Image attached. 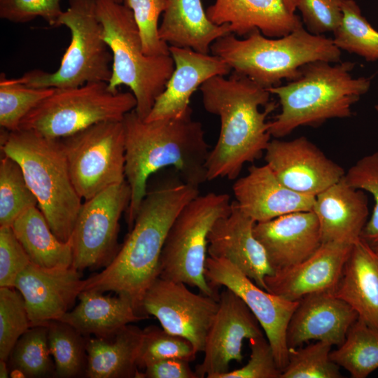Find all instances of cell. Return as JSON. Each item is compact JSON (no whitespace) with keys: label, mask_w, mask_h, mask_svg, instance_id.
<instances>
[{"label":"cell","mask_w":378,"mask_h":378,"mask_svg":"<svg viewBox=\"0 0 378 378\" xmlns=\"http://www.w3.org/2000/svg\"><path fill=\"white\" fill-rule=\"evenodd\" d=\"M352 246L339 242L322 243L308 258L267 276V291L291 301L300 300L312 293H332Z\"/></svg>","instance_id":"20"},{"label":"cell","mask_w":378,"mask_h":378,"mask_svg":"<svg viewBox=\"0 0 378 378\" xmlns=\"http://www.w3.org/2000/svg\"><path fill=\"white\" fill-rule=\"evenodd\" d=\"M198 195L199 188L181 178H168L148 189L124 243L102 271L84 280L83 290L122 295L147 314L142 309V300L159 277L167 234L181 211Z\"/></svg>","instance_id":"1"},{"label":"cell","mask_w":378,"mask_h":378,"mask_svg":"<svg viewBox=\"0 0 378 378\" xmlns=\"http://www.w3.org/2000/svg\"><path fill=\"white\" fill-rule=\"evenodd\" d=\"M206 13L213 23L227 24L241 37L259 30L267 37L279 38L303 27L300 16L281 0H215Z\"/></svg>","instance_id":"24"},{"label":"cell","mask_w":378,"mask_h":378,"mask_svg":"<svg viewBox=\"0 0 378 378\" xmlns=\"http://www.w3.org/2000/svg\"><path fill=\"white\" fill-rule=\"evenodd\" d=\"M248 341L251 354L247 363L220 374L218 378H280L282 371L267 339L263 335Z\"/></svg>","instance_id":"43"},{"label":"cell","mask_w":378,"mask_h":378,"mask_svg":"<svg viewBox=\"0 0 378 378\" xmlns=\"http://www.w3.org/2000/svg\"><path fill=\"white\" fill-rule=\"evenodd\" d=\"M330 357L351 377H367L378 368V330L358 318Z\"/></svg>","instance_id":"31"},{"label":"cell","mask_w":378,"mask_h":378,"mask_svg":"<svg viewBox=\"0 0 378 378\" xmlns=\"http://www.w3.org/2000/svg\"><path fill=\"white\" fill-rule=\"evenodd\" d=\"M174 70L162 93L144 120L178 118L192 113L190 97L207 80L227 76L231 67L213 54H204L190 48L169 46Z\"/></svg>","instance_id":"19"},{"label":"cell","mask_w":378,"mask_h":378,"mask_svg":"<svg viewBox=\"0 0 378 378\" xmlns=\"http://www.w3.org/2000/svg\"><path fill=\"white\" fill-rule=\"evenodd\" d=\"M6 360L0 359V377L1 378H7L9 377L10 370L8 364H7Z\"/></svg>","instance_id":"47"},{"label":"cell","mask_w":378,"mask_h":378,"mask_svg":"<svg viewBox=\"0 0 378 378\" xmlns=\"http://www.w3.org/2000/svg\"><path fill=\"white\" fill-rule=\"evenodd\" d=\"M231 203L229 195L211 192L199 194L184 206L165 239L159 277L184 283L219 298L205 276L208 235L215 223L230 212Z\"/></svg>","instance_id":"8"},{"label":"cell","mask_w":378,"mask_h":378,"mask_svg":"<svg viewBox=\"0 0 378 378\" xmlns=\"http://www.w3.org/2000/svg\"><path fill=\"white\" fill-rule=\"evenodd\" d=\"M197 352L186 338L170 333L162 327L149 326L142 332L138 358L139 369L147 365L169 358L191 362Z\"/></svg>","instance_id":"38"},{"label":"cell","mask_w":378,"mask_h":378,"mask_svg":"<svg viewBox=\"0 0 378 378\" xmlns=\"http://www.w3.org/2000/svg\"><path fill=\"white\" fill-rule=\"evenodd\" d=\"M190 362L178 358H169L150 363L139 370L136 378H198Z\"/></svg>","instance_id":"46"},{"label":"cell","mask_w":378,"mask_h":378,"mask_svg":"<svg viewBox=\"0 0 378 378\" xmlns=\"http://www.w3.org/2000/svg\"><path fill=\"white\" fill-rule=\"evenodd\" d=\"M235 202L255 223L290 213L313 211L315 196L301 194L284 185L265 164L252 165L232 186Z\"/></svg>","instance_id":"23"},{"label":"cell","mask_w":378,"mask_h":378,"mask_svg":"<svg viewBox=\"0 0 378 378\" xmlns=\"http://www.w3.org/2000/svg\"><path fill=\"white\" fill-rule=\"evenodd\" d=\"M48 340L46 325L30 327L13 347L7 362L13 372L24 377L55 374Z\"/></svg>","instance_id":"33"},{"label":"cell","mask_w":378,"mask_h":378,"mask_svg":"<svg viewBox=\"0 0 378 378\" xmlns=\"http://www.w3.org/2000/svg\"><path fill=\"white\" fill-rule=\"evenodd\" d=\"M131 197L126 180L85 200L77 216L71 239L72 267L83 271L106 266L120 246L119 221Z\"/></svg>","instance_id":"12"},{"label":"cell","mask_w":378,"mask_h":378,"mask_svg":"<svg viewBox=\"0 0 378 378\" xmlns=\"http://www.w3.org/2000/svg\"><path fill=\"white\" fill-rule=\"evenodd\" d=\"M354 63L314 61L303 65L286 85L267 88L279 100L281 112L270 122L272 136L281 138L300 126L351 115V107L370 88L371 79L354 78Z\"/></svg>","instance_id":"4"},{"label":"cell","mask_w":378,"mask_h":378,"mask_svg":"<svg viewBox=\"0 0 378 378\" xmlns=\"http://www.w3.org/2000/svg\"><path fill=\"white\" fill-rule=\"evenodd\" d=\"M231 211L218 219L208 235V254L235 265L256 285L267 290L265 278L272 275L266 251L253 233L255 221L242 212L234 200Z\"/></svg>","instance_id":"18"},{"label":"cell","mask_w":378,"mask_h":378,"mask_svg":"<svg viewBox=\"0 0 378 378\" xmlns=\"http://www.w3.org/2000/svg\"><path fill=\"white\" fill-rule=\"evenodd\" d=\"M218 299L195 293L184 283L158 277L144 296L142 309L165 330L188 340L199 353L204 351Z\"/></svg>","instance_id":"13"},{"label":"cell","mask_w":378,"mask_h":378,"mask_svg":"<svg viewBox=\"0 0 378 378\" xmlns=\"http://www.w3.org/2000/svg\"><path fill=\"white\" fill-rule=\"evenodd\" d=\"M132 12L141 35L143 51L148 56L169 55V46L159 35V18L167 0H122Z\"/></svg>","instance_id":"40"},{"label":"cell","mask_w":378,"mask_h":378,"mask_svg":"<svg viewBox=\"0 0 378 378\" xmlns=\"http://www.w3.org/2000/svg\"><path fill=\"white\" fill-rule=\"evenodd\" d=\"M125 131V176L131 191L125 219L132 227L148 190V180L171 167L186 183L199 188L207 181L209 153L202 123L192 113L178 118L146 121L134 110L122 120Z\"/></svg>","instance_id":"2"},{"label":"cell","mask_w":378,"mask_h":378,"mask_svg":"<svg viewBox=\"0 0 378 378\" xmlns=\"http://www.w3.org/2000/svg\"><path fill=\"white\" fill-rule=\"evenodd\" d=\"M38 206L19 163L3 153L0 160V227L11 226L29 208Z\"/></svg>","instance_id":"35"},{"label":"cell","mask_w":378,"mask_h":378,"mask_svg":"<svg viewBox=\"0 0 378 378\" xmlns=\"http://www.w3.org/2000/svg\"><path fill=\"white\" fill-rule=\"evenodd\" d=\"M31 263L11 226L0 227V287L14 288L18 275Z\"/></svg>","instance_id":"45"},{"label":"cell","mask_w":378,"mask_h":378,"mask_svg":"<svg viewBox=\"0 0 378 378\" xmlns=\"http://www.w3.org/2000/svg\"><path fill=\"white\" fill-rule=\"evenodd\" d=\"M3 130L1 151L20 165L53 233L69 241L83 199L73 184L61 140L31 130Z\"/></svg>","instance_id":"6"},{"label":"cell","mask_w":378,"mask_h":378,"mask_svg":"<svg viewBox=\"0 0 378 378\" xmlns=\"http://www.w3.org/2000/svg\"><path fill=\"white\" fill-rule=\"evenodd\" d=\"M358 318L352 307L332 292L307 295L299 300L289 320L286 330L288 349L310 340L339 346Z\"/></svg>","instance_id":"21"},{"label":"cell","mask_w":378,"mask_h":378,"mask_svg":"<svg viewBox=\"0 0 378 378\" xmlns=\"http://www.w3.org/2000/svg\"><path fill=\"white\" fill-rule=\"evenodd\" d=\"M374 108H375V110L377 111V112L378 113V104H377V105L374 106Z\"/></svg>","instance_id":"50"},{"label":"cell","mask_w":378,"mask_h":378,"mask_svg":"<svg viewBox=\"0 0 378 378\" xmlns=\"http://www.w3.org/2000/svg\"><path fill=\"white\" fill-rule=\"evenodd\" d=\"M374 248L375 249V251L378 253V244H375L374 246H373Z\"/></svg>","instance_id":"49"},{"label":"cell","mask_w":378,"mask_h":378,"mask_svg":"<svg viewBox=\"0 0 378 378\" xmlns=\"http://www.w3.org/2000/svg\"><path fill=\"white\" fill-rule=\"evenodd\" d=\"M253 233L265 248L274 272L304 260L322 244L318 220L313 211L255 223Z\"/></svg>","instance_id":"22"},{"label":"cell","mask_w":378,"mask_h":378,"mask_svg":"<svg viewBox=\"0 0 378 378\" xmlns=\"http://www.w3.org/2000/svg\"><path fill=\"white\" fill-rule=\"evenodd\" d=\"M344 177L351 186L370 192L374 198L372 214L361 234V238L373 246L378 244V151L358 160Z\"/></svg>","instance_id":"41"},{"label":"cell","mask_w":378,"mask_h":378,"mask_svg":"<svg viewBox=\"0 0 378 378\" xmlns=\"http://www.w3.org/2000/svg\"><path fill=\"white\" fill-rule=\"evenodd\" d=\"M79 303L59 320L86 337L108 338L121 328L148 318L130 299L122 295H104L102 292L87 290L78 295Z\"/></svg>","instance_id":"27"},{"label":"cell","mask_w":378,"mask_h":378,"mask_svg":"<svg viewBox=\"0 0 378 378\" xmlns=\"http://www.w3.org/2000/svg\"><path fill=\"white\" fill-rule=\"evenodd\" d=\"M63 10L60 0H0V18L24 23L42 18L50 26H58Z\"/></svg>","instance_id":"42"},{"label":"cell","mask_w":378,"mask_h":378,"mask_svg":"<svg viewBox=\"0 0 378 378\" xmlns=\"http://www.w3.org/2000/svg\"><path fill=\"white\" fill-rule=\"evenodd\" d=\"M218 302L206 335L203 360L195 370L198 378H218L230 371L231 361L241 363L243 359V342L264 335L254 314L230 289L225 287Z\"/></svg>","instance_id":"15"},{"label":"cell","mask_w":378,"mask_h":378,"mask_svg":"<svg viewBox=\"0 0 378 378\" xmlns=\"http://www.w3.org/2000/svg\"><path fill=\"white\" fill-rule=\"evenodd\" d=\"M54 88H34L0 75V125L13 132L20 130L23 118L55 90Z\"/></svg>","instance_id":"36"},{"label":"cell","mask_w":378,"mask_h":378,"mask_svg":"<svg viewBox=\"0 0 378 378\" xmlns=\"http://www.w3.org/2000/svg\"><path fill=\"white\" fill-rule=\"evenodd\" d=\"M58 26L66 27L71 42L59 68L52 73L39 69L14 80L34 88H69L89 83L106 82L112 73V54L102 36L95 11V0H69Z\"/></svg>","instance_id":"9"},{"label":"cell","mask_w":378,"mask_h":378,"mask_svg":"<svg viewBox=\"0 0 378 378\" xmlns=\"http://www.w3.org/2000/svg\"><path fill=\"white\" fill-rule=\"evenodd\" d=\"M205 276L214 288H227L246 303L261 326L282 371L288 361L287 327L299 300H288L262 289L223 258L207 257Z\"/></svg>","instance_id":"14"},{"label":"cell","mask_w":378,"mask_h":378,"mask_svg":"<svg viewBox=\"0 0 378 378\" xmlns=\"http://www.w3.org/2000/svg\"><path fill=\"white\" fill-rule=\"evenodd\" d=\"M210 52L224 60L234 72L265 88L291 81L300 68L314 61L337 63L341 50L332 38L315 35L301 27L279 38H270L255 30L244 38L230 33L214 41Z\"/></svg>","instance_id":"5"},{"label":"cell","mask_w":378,"mask_h":378,"mask_svg":"<svg viewBox=\"0 0 378 378\" xmlns=\"http://www.w3.org/2000/svg\"><path fill=\"white\" fill-rule=\"evenodd\" d=\"M343 0H300L297 9L306 29L315 35L333 33L343 16Z\"/></svg>","instance_id":"44"},{"label":"cell","mask_w":378,"mask_h":378,"mask_svg":"<svg viewBox=\"0 0 378 378\" xmlns=\"http://www.w3.org/2000/svg\"><path fill=\"white\" fill-rule=\"evenodd\" d=\"M216 76L200 87L202 104L220 120V132L206 162V179H236L244 165L259 159L272 136L267 118L277 106L270 92L233 71Z\"/></svg>","instance_id":"3"},{"label":"cell","mask_w":378,"mask_h":378,"mask_svg":"<svg viewBox=\"0 0 378 378\" xmlns=\"http://www.w3.org/2000/svg\"><path fill=\"white\" fill-rule=\"evenodd\" d=\"M313 211L318 220L322 243L354 245L361 238L368 220V197L343 176L316 196Z\"/></svg>","instance_id":"25"},{"label":"cell","mask_w":378,"mask_h":378,"mask_svg":"<svg viewBox=\"0 0 378 378\" xmlns=\"http://www.w3.org/2000/svg\"><path fill=\"white\" fill-rule=\"evenodd\" d=\"M332 345L316 341L290 349L288 361L280 378H340V366L330 357Z\"/></svg>","instance_id":"37"},{"label":"cell","mask_w":378,"mask_h":378,"mask_svg":"<svg viewBox=\"0 0 378 378\" xmlns=\"http://www.w3.org/2000/svg\"><path fill=\"white\" fill-rule=\"evenodd\" d=\"M31 327L24 299L15 288L0 287V359L8 360L19 338Z\"/></svg>","instance_id":"39"},{"label":"cell","mask_w":378,"mask_h":378,"mask_svg":"<svg viewBox=\"0 0 378 378\" xmlns=\"http://www.w3.org/2000/svg\"><path fill=\"white\" fill-rule=\"evenodd\" d=\"M332 293L378 330V253L362 238L352 246Z\"/></svg>","instance_id":"26"},{"label":"cell","mask_w":378,"mask_h":378,"mask_svg":"<svg viewBox=\"0 0 378 378\" xmlns=\"http://www.w3.org/2000/svg\"><path fill=\"white\" fill-rule=\"evenodd\" d=\"M342 22L333 32L334 44L368 62L378 60V31L362 15L354 0H343Z\"/></svg>","instance_id":"34"},{"label":"cell","mask_w":378,"mask_h":378,"mask_svg":"<svg viewBox=\"0 0 378 378\" xmlns=\"http://www.w3.org/2000/svg\"><path fill=\"white\" fill-rule=\"evenodd\" d=\"M81 272L72 267L45 268L30 263L14 288L22 295L31 327L59 320L83 290Z\"/></svg>","instance_id":"17"},{"label":"cell","mask_w":378,"mask_h":378,"mask_svg":"<svg viewBox=\"0 0 378 378\" xmlns=\"http://www.w3.org/2000/svg\"><path fill=\"white\" fill-rule=\"evenodd\" d=\"M227 24L217 25L207 17L202 0H167L159 26L160 38L169 46L209 54L212 43L230 34Z\"/></svg>","instance_id":"28"},{"label":"cell","mask_w":378,"mask_h":378,"mask_svg":"<svg viewBox=\"0 0 378 378\" xmlns=\"http://www.w3.org/2000/svg\"><path fill=\"white\" fill-rule=\"evenodd\" d=\"M11 227L31 263L45 268L72 267L71 239L59 240L38 206L24 211Z\"/></svg>","instance_id":"30"},{"label":"cell","mask_w":378,"mask_h":378,"mask_svg":"<svg viewBox=\"0 0 378 378\" xmlns=\"http://www.w3.org/2000/svg\"><path fill=\"white\" fill-rule=\"evenodd\" d=\"M265 160L284 185L307 195L316 197L345 174L342 167L304 136L290 141L271 140Z\"/></svg>","instance_id":"16"},{"label":"cell","mask_w":378,"mask_h":378,"mask_svg":"<svg viewBox=\"0 0 378 378\" xmlns=\"http://www.w3.org/2000/svg\"><path fill=\"white\" fill-rule=\"evenodd\" d=\"M286 7L291 12L295 13L300 0H281Z\"/></svg>","instance_id":"48"},{"label":"cell","mask_w":378,"mask_h":378,"mask_svg":"<svg viewBox=\"0 0 378 378\" xmlns=\"http://www.w3.org/2000/svg\"><path fill=\"white\" fill-rule=\"evenodd\" d=\"M136 105L132 92H113L106 82L55 88L23 118L20 130L60 139L97 123L122 121Z\"/></svg>","instance_id":"10"},{"label":"cell","mask_w":378,"mask_h":378,"mask_svg":"<svg viewBox=\"0 0 378 378\" xmlns=\"http://www.w3.org/2000/svg\"><path fill=\"white\" fill-rule=\"evenodd\" d=\"M143 330L131 323L108 338L88 337L89 378H136Z\"/></svg>","instance_id":"29"},{"label":"cell","mask_w":378,"mask_h":378,"mask_svg":"<svg viewBox=\"0 0 378 378\" xmlns=\"http://www.w3.org/2000/svg\"><path fill=\"white\" fill-rule=\"evenodd\" d=\"M60 140L73 184L84 200L125 181L122 121L97 123Z\"/></svg>","instance_id":"11"},{"label":"cell","mask_w":378,"mask_h":378,"mask_svg":"<svg viewBox=\"0 0 378 378\" xmlns=\"http://www.w3.org/2000/svg\"><path fill=\"white\" fill-rule=\"evenodd\" d=\"M95 11L112 54L108 88L117 92L120 85L128 87L136 101L134 111L145 120L174 70V60L170 55L144 54L133 13L122 0H95Z\"/></svg>","instance_id":"7"},{"label":"cell","mask_w":378,"mask_h":378,"mask_svg":"<svg viewBox=\"0 0 378 378\" xmlns=\"http://www.w3.org/2000/svg\"><path fill=\"white\" fill-rule=\"evenodd\" d=\"M46 326L55 375L61 378L85 375L88 338L61 321H50Z\"/></svg>","instance_id":"32"}]
</instances>
